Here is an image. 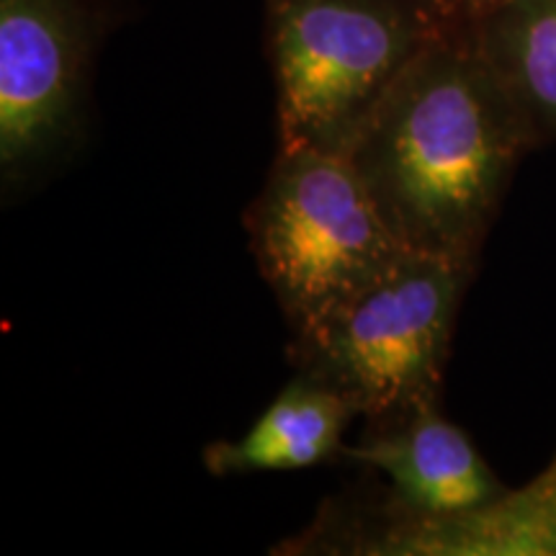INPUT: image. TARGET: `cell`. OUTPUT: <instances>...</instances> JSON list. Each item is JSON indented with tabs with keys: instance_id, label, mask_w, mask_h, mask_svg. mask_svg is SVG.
Wrapping results in <instances>:
<instances>
[{
	"instance_id": "cell-5",
	"label": "cell",
	"mask_w": 556,
	"mask_h": 556,
	"mask_svg": "<svg viewBox=\"0 0 556 556\" xmlns=\"http://www.w3.org/2000/svg\"><path fill=\"white\" fill-rule=\"evenodd\" d=\"M114 0H0V191L52 176L86 137L90 75Z\"/></svg>"
},
{
	"instance_id": "cell-9",
	"label": "cell",
	"mask_w": 556,
	"mask_h": 556,
	"mask_svg": "<svg viewBox=\"0 0 556 556\" xmlns=\"http://www.w3.org/2000/svg\"><path fill=\"white\" fill-rule=\"evenodd\" d=\"M471 26L536 152L556 142V0H507Z\"/></svg>"
},
{
	"instance_id": "cell-2",
	"label": "cell",
	"mask_w": 556,
	"mask_h": 556,
	"mask_svg": "<svg viewBox=\"0 0 556 556\" xmlns=\"http://www.w3.org/2000/svg\"><path fill=\"white\" fill-rule=\"evenodd\" d=\"M443 26L430 0H266L278 148L348 157Z\"/></svg>"
},
{
	"instance_id": "cell-10",
	"label": "cell",
	"mask_w": 556,
	"mask_h": 556,
	"mask_svg": "<svg viewBox=\"0 0 556 556\" xmlns=\"http://www.w3.org/2000/svg\"><path fill=\"white\" fill-rule=\"evenodd\" d=\"M446 24H475L507 0H430Z\"/></svg>"
},
{
	"instance_id": "cell-8",
	"label": "cell",
	"mask_w": 556,
	"mask_h": 556,
	"mask_svg": "<svg viewBox=\"0 0 556 556\" xmlns=\"http://www.w3.org/2000/svg\"><path fill=\"white\" fill-rule=\"evenodd\" d=\"M356 407L323 381L296 371L253 426L235 441H214L201 454L212 477L296 471L338 462Z\"/></svg>"
},
{
	"instance_id": "cell-6",
	"label": "cell",
	"mask_w": 556,
	"mask_h": 556,
	"mask_svg": "<svg viewBox=\"0 0 556 556\" xmlns=\"http://www.w3.org/2000/svg\"><path fill=\"white\" fill-rule=\"evenodd\" d=\"M340 458L379 471L389 482L384 510L415 520H448L495 505L507 486L479 454L469 433L426 405L400 420L366 426Z\"/></svg>"
},
{
	"instance_id": "cell-7",
	"label": "cell",
	"mask_w": 556,
	"mask_h": 556,
	"mask_svg": "<svg viewBox=\"0 0 556 556\" xmlns=\"http://www.w3.org/2000/svg\"><path fill=\"white\" fill-rule=\"evenodd\" d=\"M384 528L345 541L356 554L556 556V458L520 490L495 505L448 520H415L381 510Z\"/></svg>"
},
{
	"instance_id": "cell-1",
	"label": "cell",
	"mask_w": 556,
	"mask_h": 556,
	"mask_svg": "<svg viewBox=\"0 0 556 556\" xmlns=\"http://www.w3.org/2000/svg\"><path fill=\"white\" fill-rule=\"evenodd\" d=\"M469 24H448L409 62L348 160L409 253L477 266L531 155Z\"/></svg>"
},
{
	"instance_id": "cell-4",
	"label": "cell",
	"mask_w": 556,
	"mask_h": 556,
	"mask_svg": "<svg viewBox=\"0 0 556 556\" xmlns=\"http://www.w3.org/2000/svg\"><path fill=\"white\" fill-rule=\"evenodd\" d=\"M245 229L291 332L315 325L409 253L351 160L315 150H276Z\"/></svg>"
},
{
	"instance_id": "cell-3",
	"label": "cell",
	"mask_w": 556,
	"mask_h": 556,
	"mask_svg": "<svg viewBox=\"0 0 556 556\" xmlns=\"http://www.w3.org/2000/svg\"><path fill=\"white\" fill-rule=\"evenodd\" d=\"M477 266L407 253L379 281L294 332L296 371L356 407L366 426L441 405L456 317Z\"/></svg>"
}]
</instances>
